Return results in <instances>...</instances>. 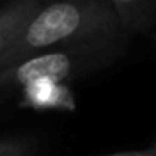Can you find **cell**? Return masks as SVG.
<instances>
[{
	"instance_id": "obj_2",
	"label": "cell",
	"mask_w": 156,
	"mask_h": 156,
	"mask_svg": "<svg viewBox=\"0 0 156 156\" xmlns=\"http://www.w3.org/2000/svg\"><path fill=\"white\" fill-rule=\"evenodd\" d=\"M130 39V33H110L35 51L0 70V96L31 83H68L101 72L125 55Z\"/></svg>"
},
{
	"instance_id": "obj_6",
	"label": "cell",
	"mask_w": 156,
	"mask_h": 156,
	"mask_svg": "<svg viewBox=\"0 0 156 156\" xmlns=\"http://www.w3.org/2000/svg\"><path fill=\"white\" fill-rule=\"evenodd\" d=\"M31 141L22 136H2L0 138V156H30Z\"/></svg>"
},
{
	"instance_id": "obj_1",
	"label": "cell",
	"mask_w": 156,
	"mask_h": 156,
	"mask_svg": "<svg viewBox=\"0 0 156 156\" xmlns=\"http://www.w3.org/2000/svg\"><path fill=\"white\" fill-rule=\"evenodd\" d=\"M110 33L129 31L107 0H42L11 46L0 55V70L57 44Z\"/></svg>"
},
{
	"instance_id": "obj_5",
	"label": "cell",
	"mask_w": 156,
	"mask_h": 156,
	"mask_svg": "<svg viewBox=\"0 0 156 156\" xmlns=\"http://www.w3.org/2000/svg\"><path fill=\"white\" fill-rule=\"evenodd\" d=\"M24 101L31 107L39 108H59L73 105L72 94L64 87V83H31L22 88Z\"/></svg>"
},
{
	"instance_id": "obj_3",
	"label": "cell",
	"mask_w": 156,
	"mask_h": 156,
	"mask_svg": "<svg viewBox=\"0 0 156 156\" xmlns=\"http://www.w3.org/2000/svg\"><path fill=\"white\" fill-rule=\"evenodd\" d=\"M41 2L42 0H6L0 4V55L11 46Z\"/></svg>"
},
{
	"instance_id": "obj_4",
	"label": "cell",
	"mask_w": 156,
	"mask_h": 156,
	"mask_svg": "<svg viewBox=\"0 0 156 156\" xmlns=\"http://www.w3.org/2000/svg\"><path fill=\"white\" fill-rule=\"evenodd\" d=\"M121 26L130 33H141L156 22V0H107Z\"/></svg>"
},
{
	"instance_id": "obj_8",
	"label": "cell",
	"mask_w": 156,
	"mask_h": 156,
	"mask_svg": "<svg viewBox=\"0 0 156 156\" xmlns=\"http://www.w3.org/2000/svg\"><path fill=\"white\" fill-rule=\"evenodd\" d=\"M151 149H152V151H154V154H156V143H154V145H152Z\"/></svg>"
},
{
	"instance_id": "obj_7",
	"label": "cell",
	"mask_w": 156,
	"mask_h": 156,
	"mask_svg": "<svg viewBox=\"0 0 156 156\" xmlns=\"http://www.w3.org/2000/svg\"><path fill=\"white\" fill-rule=\"evenodd\" d=\"M105 156H156V154L149 147L143 151H123V152H114V154H105Z\"/></svg>"
}]
</instances>
